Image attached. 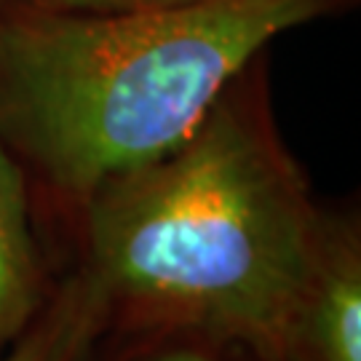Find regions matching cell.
I'll use <instances>...</instances> for the list:
<instances>
[{
  "instance_id": "277c9868",
  "label": "cell",
  "mask_w": 361,
  "mask_h": 361,
  "mask_svg": "<svg viewBox=\"0 0 361 361\" xmlns=\"http://www.w3.org/2000/svg\"><path fill=\"white\" fill-rule=\"evenodd\" d=\"M51 286L30 222V185L0 140V353L38 316Z\"/></svg>"
},
{
  "instance_id": "52a82bcc",
  "label": "cell",
  "mask_w": 361,
  "mask_h": 361,
  "mask_svg": "<svg viewBox=\"0 0 361 361\" xmlns=\"http://www.w3.org/2000/svg\"><path fill=\"white\" fill-rule=\"evenodd\" d=\"M38 6L67 8V11H147V8H174L198 0H30Z\"/></svg>"
},
{
  "instance_id": "ba28073f",
  "label": "cell",
  "mask_w": 361,
  "mask_h": 361,
  "mask_svg": "<svg viewBox=\"0 0 361 361\" xmlns=\"http://www.w3.org/2000/svg\"><path fill=\"white\" fill-rule=\"evenodd\" d=\"M11 0H0V19H3V11H6V6H8Z\"/></svg>"
},
{
  "instance_id": "6da1fadb",
  "label": "cell",
  "mask_w": 361,
  "mask_h": 361,
  "mask_svg": "<svg viewBox=\"0 0 361 361\" xmlns=\"http://www.w3.org/2000/svg\"><path fill=\"white\" fill-rule=\"evenodd\" d=\"M75 212L78 268L113 326L188 329L281 361L324 209L276 131L262 56L174 150L104 182Z\"/></svg>"
},
{
  "instance_id": "8992f818",
  "label": "cell",
  "mask_w": 361,
  "mask_h": 361,
  "mask_svg": "<svg viewBox=\"0 0 361 361\" xmlns=\"http://www.w3.org/2000/svg\"><path fill=\"white\" fill-rule=\"evenodd\" d=\"M150 335L121 361H244L249 353L188 329H142Z\"/></svg>"
},
{
  "instance_id": "7a4b0ae2",
  "label": "cell",
  "mask_w": 361,
  "mask_h": 361,
  "mask_svg": "<svg viewBox=\"0 0 361 361\" xmlns=\"http://www.w3.org/2000/svg\"><path fill=\"white\" fill-rule=\"evenodd\" d=\"M348 0H198L67 11L11 0L0 19V140L78 209L201 123L276 35Z\"/></svg>"
},
{
  "instance_id": "3957f363",
  "label": "cell",
  "mask_w": 361,
  "mask_h": 361,
  "mask_svg": "<svg viewBox=\"0 0 361 361\" xmlns=\"http://www.w3.org/2000/svg\"><path fill=\"white\" fill-rule=\"evenodd\" d=\"M281 361H361V231L324 209L316 255L289 313Z\"/></svg>"
},
{
  "instance_id": "5b68a950",
  "label": "cell",
  "mask_w": 361,
  "mask_h": 361,
  "mask_svg": "<svg viewBox=\"0 0 361 361\" xmlns=\"http://www.w3.org/2000/svg\"><path fill=\"white\" fill-rule=\"evenodd\" d=\"M113 313L99 286L75 268L46 297L38 316L0 353V361H99Z\"/></svg>"
}]
</instances>
